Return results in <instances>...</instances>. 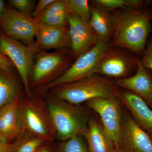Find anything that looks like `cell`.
I'll use <instances>...</instances> for the list:
<instances>
[{"label": "cell", "instance_id": "cell-3", "mask_svg": "<svg viewBox=\"0 0 152 152\" xmlns=\"http://www.w3.org/2000/svg\"><path fill=\"white\" fill-rule=\"evenodd\" d=\"M117 85L108 79L95 76L59 85L49 90L51 94L77 105L96 98L118 96Z\"/></svg>", "mask_w": 152, "mask_h": 152}, {"label": "cell", "instance_id": "cell-18", "mask_svg": "<svg viewBox=\"0 0 152 152\" xmlns=\"http://www.w3.org/2000/svg\"><path fill=\"white\" fill-rule=\"evenodd\" d=\"M91 17L89 24L94 32L98 40L109 43L113 32L112 14L103 7L95 4H90Z\"/></svg>", "mask_w": 152, "mask_h": 152}, {"label": "cell", "instance_id": "cell-11", "mask_svg": "<svg viewBox=\"0 0 152 152\" xmlns=\"http://www.w3.org/2000/svg\"><path fill=\"white\" fill-rule=\"evenodd\" d=\"M118 148L125 152H152V138L127 114L122 119Z\"/></svg>", "mask_w": 152, "mask_h": 152}, {"label": "cell", "instance_id": "cell-29", "mask_svg": "<svg viewBox=\"0 0 152 152\" xmlns=\"http://www.w3.org/2000/svg\"><path fill=\"white\" fill-rule=\"evenodd\" d=\"M15 67L13 64L7 57L0 53V70L12 69Z\"/></svg>", "mask_w": 152, "mask_h": 152}, {"label": "cell", "instance_id": "cell-22", "mask_svg": "<svg viewBox=\"0 0 152 152\" xmlns=\"http://www.w3.org/2000/svg\"><path fill=\"white\" fill-rule=\"evenodd\" d=\"M93 1L108 10L113 11L124 9H146L152 2L151 1L146 0H96Z\"/></svg>", "mask_w": 152, "mask_h": 152}, {"label": "cell", "instance_id": "cell-4", "mask_svg": "<svg viewBox=\"0 0 152 152\" xmlns=\"http://www.w3.org/2000/svg\"><path fill=\"white\" fill-rule=\"evenodd\" d=\"M73 56L67 49L37 52L29 77L31 91L40 89L58 78L72 64Z\"/></svg>", "mask_w": 152, "mask_h": 152}, {"label": "cell", "instance_id": "cell-12", "mask_svg": "<svg viewBox=\"0 0 152 152\" xmlns=\"http://www.w3.org/2000/svg\"><path fill=\"white\" fill-rule=\"evenodd\" d=\"M67 20L72 53L77 58L94 46L99 40L89 23L69 13Z\"/></svg>", "mask_w": 152, "mask_h": 152}, {"label": "cell", "instance_id": "cell-8", "mask_svg": "<svg viewBox=\"0 0 152 152\" xmlns=\"http://www.w3.org/2000/svg\"><path fill=\"white\" fill-rule=\"evenodd\" d=\"M140 58L128 49L111 47L98 64L95 74L114 78L122 79L137 69Z\"/></svg>", "mask_w": 152, "mask_h": 152}, {"label": "cell", "instance_id": "cell-7", "mask_svg": "<svg viewBox=\"0 0 152 152\" xmlns=\"http://www.w3.org/2000/svg\"><path fill=\"white\" fill-rule=\"evenodd\" d=\"M32 44L26 45L0 34V53L7 57L16 68L28 97L33 95L29 86V77L37 53Z\"/></svg>", "mask_w": 152, "mask_h": 152}, {"label": "cell", "instance_id": "cell-14", "mask_svg": "<svg viewBox=\"0 0 152 152\" xmlns=\"http://www.w3.org/2000/svg\"><path fill=\"white\" fill-rule=\"evenodd\" d=\"M32 44L36 51L67 49L71 47L68 28L40 26Z\"/></svg>", "mask_w": 152, "mask_h": 152}, {"label": "cell", "instance_id": "cell-17", "mask_svg": "<svg viewBox=\"0 0 152 152\" xmlns=\"http://www.w3.org/2000/svg\"><path fill=\"white\" fill-rule=\"evenodd\" d=\"M83 136L88 143L89 152H114L115 145L102 125L94 118H90L87 129Z\"/></svg>", "mask_w": 152, "mask_h": 152}, {"label": "cell", "instance_id": "cell-21", "mask_svg": "<svg viewBox=\"0 0 152 152\" xmlns=\"http://www.w3.org/2000/svg\"><path fill=\"white\" fill-rule=\"evenodd\" d=\"M45 142L35 135L25 131L10 143V152H37Z\"/></svg>", "mask_w": 152, "mask_h": 152}, {"label": "cell", "instance_id": "cell-2", "mask_svg": "<svg viewBox=\"0 0 152 152\" xmlns=\"http://www.w3.org/2000/svg\"><path fill=\"white\" fill-rule=\"evenodd\" d=\"M46 102L57 140L63 142L75 136L83 135L90 120L86 111L51 94Z\"/></svg>", "mask_w": 152, "mask_h": 152}, {"label": "cell", "instance_id": "cell-28", "mask_svg": "<svg viewBox=\"0 0 152 152\" xmlns=\"http://www.w3.org/2000/svg\"><path fill=\"white\" fill-rule=\"evenodd\" d=\"M37 152H59L58 144L55 141H46Z\"/></svg>", "mask_w": 152, "mask_h": 152}, {"label": "cell", "instance_id": "cell-10", "mask_svg": "<svg viewBox=\"0 0 152 152\" xmlns=\"http://www.w3.org/2000/svg\"><path fill=\"white\" fill-rule=\"evenodd\" d=\"M89 107L99 115L106 133L118 148L122 118L121 106L116 97L96 98L88 102Z\"/></svg>", "mask_w": 152, "mask_h": 152}, {"label": "cell", "instance_id": "cell-30", "mask_svg": "<svg viewBox=\"0 0 152 152\" xmlns=\"http://www.w3.org/2000/svg\"><path fill=\"white\" fill-rule=\"evenodd\" d=\"M10 143L0 137V152H10Z\"/></svg>", "mask_w": 152, "mask_h": 152}, {"label": "cell", "instance_id": "cell-24", "mask_svg": "<svg viewBox=\"0 0 152 152\" xmlns=\"http://www.w3.org/2000/svg\"><path fill=\"white\" fill-rule=\"evenodd\" d=\"M82 136L78 135L61 142L58 145L59 152H89Z\"/></svg>", "mask_w": 152, "mask_h": 152}, {"label": "cell", "instance_id": "cell-1", "mask_svg": "<svg viewBox=\"0 0 152 152\" xmlns=\"http://www.w3.org/2000/svg\"><path fill=\"white\" fill-rule=\"evenodd\" d=\"M112 16L113 32L110 46L128 49L142 56L152 31V9L118 10Z\"/></svg>", "mask_w": 152, "mask_h": 152}, {"label": "cell", "instance_id": "cell-13", "mask_svg": "<svg viewBox=\"0 0 152 152\" xmlns=\"http://www.w3.org/2000/svg\"><path fill=\"white\" fill-rule=\"evenodd\" d=\"M21 95L19 93L0 109V137L10 143L25 132L21 116Z\"/></svg>", "mask_w": 152, "mask_h": 152}, {"label": "cell", "instance_id": "cell-9", "mask_svg": "<svg viewBox=\"0 0 152 152\" xmlns=\"http://www.w3.org/2000/svg\"><path fill=\"white\" fill-rule=\"evenodd\" d=\"M39 27L36 19L9 6H7L5 12L0 16V31L2 34L27 45L34 43Z\"/></svg>", "mask_w": 152, "mask_h": 152}, {"label": "cell", "instance_id": "cell-23", "mask_svg": "<svg viewBox=\"0 0 152 152\" xmlns=\"http://www.w3.org/2000/svg\"><path fill=\"white\" fill-rule=\"evenodd\" d=\"M68 13L89 23L91 14L89 2L87 0H66Z\"/></svg>", "mask_w": 152, "mask_h": 152}, {"label": "cell", "instance_id": "cell-33", "mask_svg": "<svg viewBox=\"0 0 152 152\" xmlns=\"http://www.w3.org/2000/svg\"></svg>", "mask_w": 152, "mask_h": 152}, {"label": "cell", "instance_id": "cell-15", "mask_svg": "<svg viewBox=\"0 0 152 152\" xmlns=\"http://www.w3.org/2000/svg\"><path fill=\"white\" fill-rule=\"evenodd\" d=\"M115 84L134 93L152 107V75L149 70L138 62L137 69L132 75L117 80Z\"/></svg>", "mask_w": 152, "mask_h": 152}, {"label": "cell", "instance_id": "cell-31", "mask_svg": "<svg viewBox=\"0 0 152 152\" xmlns=\"http://www.w3.org/2000/svg\"><path fill=\"white\" fill-rule=\"evenodd\" d=\"M7 6L4 1L0 0V16L1 15L5 12Z\"/></svg>", "mask_w": 152, "mask_h": 152}, {"label": "cell", "instance_id": "cell-6", "mask_svg": "<svg viewBox=\"0 0 152 152\" xmlns=\"http://www.w3.org/2000/svg\"><path fill=\"white\" fill-rule=\"evenodd\" d=\"M110 48L109 43L98 41L91 49L78 57L69 68L58 78L35 91L39 93H46L57 86L72 83L94 75L98 64Z\"/></svg>", "mask_w": 152, "mask_h": 152}, {"label": "cell", "instance_id": "cell-19", "mask_svg": "<svg viewBox=\"0 0 152 152\" xmlns=\"http://www.w3.org/2000/svg\"><path fill=\"white\" fill-rule=\"evenodd\" d=\"M66 0H55L36 18L40 26L68 28Z\"/></svg>", "mask_w": 152, "mask_h": 152}, {"label": "cell", "instance_id": "cell-20", "mask_svg": "<svg viewBox=\"0 0 152 152\" xmlns=\"http://www.w3.org/2000/svg\"><path fill=\"white\" fill-rule=\"evenodd\" d=\"M20 93V85L12 69L0 70V109L11 102Z\"/></svg>", "mask_w": 152, "mask_h": 152}, {"label": "cell", "instance_id": "cell-26", "mask_svg": "<svg viewBox=\"0 0 152 152\" xmlns=\"http://www.w3.org/2000/svg\"><path fill=\"white\" fill-rule=\"evenodd\" d=\"M140 60L144 67L152 70V39L147 44L145 50Z\"/></svg>", "mask_w": 152, "mask_h": 152}, {"label": "cell", "instance_id": "cell-27", "mask_svg": "<svg viewBox=\"0 0 152 152\" xmlns=\"http://www.w3.org/2000/svg\"><path fill=\"white\" fill-rule=\"evenodd\" d=\"M55 0H39L34 8L32 14V17L36 19Z\"/></svg>", "mask_w": 152, "mask_h": 152}, {"label": "cell", "instance_id": "cell-16", "mask_svg": "<svg viewBox=\"0 0 152 152\" xmlns=\"http://www.w3.org/2000/svg\"><path fill=\"white\" fill-rule=\"evenodd\" d=\"M118 96L129 110L136 123L152 139V109L142 98L130 91L119 92Z\"/></svg>", "mask_w": 152, "mask_h": 152}, {"label": "cell", "instance_id": "cell-25", "mask_svg": "<svg viewBox=\"0 0 152 152\" xmlns=\"http://www.w3.org/2000/svg\"><path fill=\"white\" fill-rule=\"evenodd\" d=\"M17 10L28 16L32 17L35 1L31 0H10L9 1Z\"/></svg>", "mask_w": 152, "mask_h": 152}, {"label": "cell", "instance_id": "cell-5", "mask_svg": "<svg viewBox=\"0 0 152 152\" xmlns=\"http://www.w3.org/2000/svg\"><path fill=\"white\" fill-rule=\"evenodd\" d=\"M21 116L25 131L45 141H55L56 132L46 102L39 97L21 95Z\"/></svg>", "mask_w": 152, "mask_h": 152}, {"label": "cell", "instance_id": "cell-32", "mask_svg": "<svg viewBox=\"0 0 152 152\" xmlns=\"http://www.w3.org/2000/svg\"><path fill=\"white\" fill-rule=\"evenodd\" d=\"M114 152H125L119 148H115Z\"/></svg>", "mask_w": 152, "mask_h": 152}]
</instances>
